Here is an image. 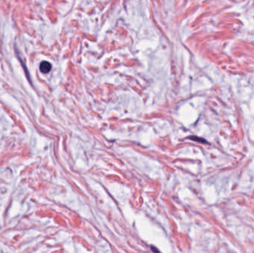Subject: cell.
Segmentation results:
<instances>
[{
	"label": "cell",
	"mask_w": 254,
	"mask_h": 253,
	"mask_svg": "<svg viewBox=\"0 0 254 253\" xmlns=\"http://www.w3.org/2000/svg\"><path fill=\"white\" fill-rule=\"evenodd\" d=\"M40 70L42 73L47 74L51 70V65L50 62H47V61H43L40 63Z\"/></svg>",
	"instance_id": "1"
},
{
	"label": "cell",
	"mask_w": 254,
	"mask_h": 253,
	"mask_svg": "<svg viewBox=\"0 0 254 253\" xmlns=\"http://www.w3.org/2000/svg\"><path fill=\"white\" fill-rule=\"evenodd\" d=\"M188 138H189V139L192 140H194V141H198V142H201V143H207V142L205 141L204 139H202V138L197 137H188Z\"/></svg>",
	"instance_id": "2"
},
{
	"label": "cell",
	"mask_w": 254,
	"mask_h": 253,
	"mask_svg": "<svg viewBox=\"0 0 254 253\" xmlns=\"http://www.w3.org/2000/svg\"><path fill=\"white\" fill-rule=\"evenodd\" d=\"M151 249H152V250L153 251V252H159L158 250H157V249H154L153 248V247H151Z\"/></svg>",
	"instance_id": "3"
}]
</instances>
